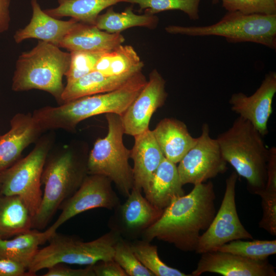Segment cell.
<instances>
[{
    "mask_svg": "<svg viewBox=\"0 0 276 276\" xmlns=\"http://www.w3.org/2000/svg\"><path fill=\"white\" fill-rule=\"evenodd\" d=\"M214 187L211 181L194 185L187 195L178 197L164 209L160 217L142 234V239H154L183 251H195L200 232L205 231L216 215Z\"/></svg>",
    "mask_w": 276,
    "mask_h": 276,
    "instance_id": "obj_1",
    "label": "cell"
},
{
    "mask_svg": "<svg viewBox=\"0 0 276 276\" xmlns=\"http://www.w3.org/2000/svg\"><path fill=\"white\" fill-rule=\"evenodd\" d=\"M141 71L110 91L80 97L58 106L35 109L32 116L43 131L62 129L72 131L82 121L106 113L122 116L147 82Z\"/></svg>",
    "mask_w": 276,
    "mask_h": 276,
    "instance_id": "obj_2",
    "label": "cell"
},
{
    "mask_svg": "<svg viewBox=\"0 0 276 276\" xmlns=\"http://www.w3.org/2000/svg\"><path fill=\"white\" fill-rule=\"evenodd\" d=\"M216 139L224 159L246 180L248 191L257 195L263 191L270 152L258 130L239 116Z\"/></svg>",
    "mask_w": 276,
    "mask_h": 276,
    "instance_id": "obj_3",
    "label": "cell"
},
{
    "mask_svg": "<svg viewBox=\"0 0 276 276\" xmlns=\"http://www.w3.org/2000/svg\"><path fill=\"white\" fill-rule=\"evenodd\" d=\"M87 160L70 148L49 153L41 179L42 201L33 218L32 229H44L62 203L79 188L88 174Z\"/></svg>",
    "mask_w": 276,
    "mask_h": 276,
    "instance_id": "obj_4",
    "label": "cell"
},
{
    "mask_svg": "<svg viewBox=\"0 0 276 276\" xmlns=\"http://www.w3.org/2000/svg\"><path fill=\"white\" fill-rule=\"evenodd\" d=\"M70 62V53L39 40L31 50L22 53L18 57L12 89L15 91L44 90L52 95L60 105L64 88L62 78L69 68Z\"/></svg>",
    "mask_w": 276,
    "mask_h": 276,
    "instance_id": "obj_5",
    "label": "cell"
},
{
    "mask_svg": "<svg viewBox=\"0 0 276 276\" xmlns=\"http://www.w3.org/2000/svg\"><path fill=\"white\" fill-rule=\"evenodd\" d=\"M121 237L110 229L95 240L84 242L56 232L48 240L47 246L39 249L28 271L34 276L38 271L57 263L88 266L113 259L115 246Z\"/></svg>",
    "mask_w": 276,
    "mask_h": 276,
    "instance_id": "obj_6",
    "label": "cell"
},
{
    "mask_svg": "<svg viewBox=\"0 0 276 276\" xmlns=\"http://www.w3.org/2000/svg\"><path fill=\"white\" fill-rule=\"evenodd\" d=\"M105 116L108 132L104 137L97 140L87 157L88 174L107 177L126 198L133 187L132 168L129 164L131 150L123 143L121 116L112 113Z\"/></svg>",
    "mask_w": 276,
    "mask_h": 276,
    "instance_id": "obj_7",
    "label": "cell"
},
{
    "mask_svg": "<svg viewBox=\"0 0 276 276\" xmlns=\"http://www.w3.org/2000/svg\"><path fill=\"white\" fill-rule=\"evenodd\" d=\"M166 32L191 36H218L229 42H251L276 48V14H245L227 12L217 22L206 26H169Z\"/></svg>",
    "mask_w": 276,
    "mask_h": 276,
    "instance_id": "obj_8",
    "label": "cell"
},
{
    "mask_svg": "<svg viewBox=\"0 0 276 276\" xmlns=\"http://www.w3.org/2000/svg\"><path fill=\"white\" fill-rule=\"evenodd\" d=\"M52 142L50 135L41 137L26 156L0 172V195L20 197L33 218L42 201L41 175Z\"/></svg>",
    "mask_w": 276,
    "mask_h": 276,
    "instance_id": "obj_9",
    "label": "cell"
},
{
    "mask_svg": "<svg viewBox=\"0 0 276 276\" xmlns=\"http://www.w3.org/2000/svg\"><path fill=\"white\" fill-rule=\"evenodd\" d=\"M238 174L233 171L225 181V190L220 208L209 227L200 235L195 251L198 254L217 250L233 240L253 239L241 222L235 202Z\"/></svg>",
    "mask_w": 276,
    "mask_h": 276,
    "instance_id": "obj_10",
    "label": "cell"
},
{
    "mask_svg": "<svg viewBox=\"0 0 276 276\" xmlns=\"http://www.w3.org/2000/svg\"><path fill=\"white\" fill-rule=\"evenodd\" d=\"M111 183L103 175L87 174L77 190L60 205L61 212L56 220L44 230L49 239L63 224L80 213L97 208H116L120 200Z\"/></svg>",
    "mask_w": 276,
    "mask_h": 276,
    "instance_id": "obj_11",
    "label": "cell"
},
{
    "mask_svg": "<svg viewBox=\"0 0 276 276\" xmlns=\"http://www.w3.org/2000/svg\"><path fill=\"white\" fill-rule=\"evenodd\" d=\"M196 144L179 162L177 170L183 185L204 182L225 173L227 162L224 159L216 139L210 136L209 126L204 123Z\"/></svg>",
    "mask_w": 276,
    "mask_h": 276,
    "instance_id": "obj_12",
    "label": "cell"
},
{
    "mask_svg": "<svg viewBox=\"0 0 276 276\" xmlns=\"http://www.w3.org/2000/svg\"><path fill=\"white\" fill-rule=\"evenodd\" d=\"M141 192L133 188L126 201L113 210L114 214L108 221L111 230L128 240L142 236L160 217L164 210L151 204Z\"/></svg>",
    "mask_w": 276,
    "mask_h": 276,
    "instance_id": "obj_13",
    "label": "cell"
},
{
    "mask_svg": "<svg viewBox=\"0 0 276 276\" xmlns=\"http://www.w3.org/2000/svg\"><path fill=\"white\" fill-rule=\"evenodd\" d=\"M165 84L162 76L153 70L141 91L121 116L124 134L134 136L149 129L152 116L167 99Z\"/></svg>",
    "mask_w": 276,
    "mask_h": 276,
    "instance_id": "obj_14",
    "label": "cell"
},
{
    "mask_svg": "<svg viewBox=\"0 0 276 276\" xmlns=\"http://www.w3.org/2000/svg\"><path fill=\"white\" fill-rule=\"evenodd\" d=\"M276 93V73L267 74L256 91L247 96L233 94L229 100L231 109L249 121L263 136L268 133L267 123L272 113V103Z\"/></svg>",
    "mask_w": 276,
    "mask_h": 276,
    "instance_id": "obj_15",
    "label": "cell"
},
{
    "mask_svg": "<svg viewBox=\"0 0 276 276\" xmlns=\"http://www.w3.org/2000/svg\"><path fill=\"white\" fill-rule=\"evenodd\" d=\"M192 276L213 272L224 276H275V268L268 260H253L221 251L211 250L201 254Z\"/></svg>",
    "mask_w": 276,
    "mask_h": 276,
    "instance_id": "obj_16",
    "label": "cell"
},
{
    "mask_svg": "<svg viewBox=\"0 0 276 276\" xmlns=\"http://www.w3.org/2000/svg\"><path fill=\"white\" fill-rule=\"evenodd\" d=\"M10 126L9 130L0 137V172L18 160L24 149L43 132L31 113L16 114Z\"/></svg>",
    "mask_w": 276,
    "mask_h": 276,
    "instance_id": "obj_17",
    "label": "cell"
},
{
    "mask_svg": "<svg viewBox=\"0 0 276 276\" xmlns=\"http://www.w3.org/2000/svg\"><path fill=\"white\" fill-rule=\"evenodd\" d=\"M31 4L33 13L30 22L14 35L17 43L35 38L59 47L64 37L80 22L73 18L65 21L49 15L41 9L37 0H31Z\"/></svg>",
    "mask_w": 276,
    "mask_h": 276,
    "instance_id": "obj_18",
    "label": "cell"
},
{
    "mask_svg": "<svg viewBox=\"0 0 276 276\" xmlns=\"http://www.w3.org/2000/svg\"><path fill=\"white\" fill-rule=\"evenodd\" d=\"M134 137V145L130 150V158L133 162V188L145 192L165 157L152 130L149 129Z\"/></svg>",
    "mask_w": 276,
    "mask_h": 276,
    "instance_id": "obj_19",
    "label": "cell"
},
{
    "mask_svg": "<svg viewBox=\"0 0 276 276\" xmlns=\"http://www.w3.org/2000/svg\"><path fill=\"white\" fill-rule=\"evenodd\" d=\"M124 41L121 33H110L95 25L79 22L64 37L59 47L70 52L104 53L122 44Z\"/></svg>",
    "mask_w": 276,
    "mask_h": 276,
    "instance_id": "obj_20",
    "label": "cell"
},
{
    "mask_svg": "<svg viewBox=\"0 0 276 276\" xmlns=\"http://www.w3.org/2000/svg\"><path fill=\"white\" fill-rule=\"evenodd\" d=\"M152 131L164 157L176 164L197 141L183 122L174 118L163 119Z\"/></svg>",
    "mask_w": 276,
    "mask_h": 276,
    "instance_id": "obj_21",
    "label": "cell"
},
{
    "mask_svg": "<svg viewBox=\"0 0 276 276\" xmlns=\"http://www.w3.org/2000/svg\"><path fill=\"white\" fill-rule=\"evenodd\" d=\"M176 164L165 157L153 174L146 198L153 205L164 210L175 199L185 195Z\"/></svg>",
    "mask_w": 276,
    "mask_h": 276,
    "instance_id": "obj_22",
    "label": "cell"
},
{
    "mask_svg": "<svg viewBox=\"0 0 276 276\" xmlns=\"http://www.w3.org/2000/svg\"><path fill=\"white\" fill-rule=\"evenodd\" d=\"M135 73L115 76L106 75L93 71L75 82L66 84L61 95L62 104L80 97L114 90Z\"/></svg>",
    "mask_w": 276,
    "mask_h": 276,
    "instance_id": "obj_23",
    "label": "cell"
},
{
    "mask_svg": "<svg viewBox=\"0 0 276 276\" xmlns=\"http://www.w3.org/2000/svg\"><path fill=\"white\" fill-rule=\"evenodd\" d=\"M33 217L18 196L0 195V238L9 239L32 229Z\"/></svg>",
    "mask_w": 276,
    "mask_h": 276,
    "instance_id": "obj_24",
    "label": "cell"
},
{
    "mask_svg": "<svg viewBox=\"0 0 276 276\" xmlns=\"http://www.w3.org/2000/svg\"><path fill=\"white\" fill-rule=\"evenodd\" d=\"M49 240L44 231L31 229L9 239L0 238V257L16 261L28 269L39 250Z\"/></svg>",
    "mask_w": 276,
    "mask_h": 276,
    "instance_id": "obj_25",
    "label": "cell"
},
{
    "mask_svg": "<svg viewBox=\"0 0 276 276\" xmlns=\"http://www.w3.org/2000/svg\"><path fill=\"white\" fill-rule=\"evenodd\" d=\"M127 0H58V6L43 10L55 17L70 16L78 21L95 25L100 13L105 9Z\"/></svg>",
    "mask_w": 276,
    "mask_h": 276,
    "instance_id": "obj_26",
    "label": "cell"
},
{
    "mask_svg": "<svg viewBox=\"0 0 276 276\" xmlns=\"http://www.w3.org/2000/svg\"><path fill=\"white\" fill-rule=\"evenodd\" d=\"M144 63L134 48L119 45L104 53L98 60L95 70L108 76H120L141 71Z\"/></svg>",
    "mask_w": 276,
    "mask_h": 276,
    "instance_id": "obj_27",
    "label": "cell"
},
{
    "mask_svg": "<svg viewBox=\"0 0 276 276\" xmlns=\"http://www.w3.org/2000/svg\"><path fill=\"white\" fill-rule=\"evenodd\" d=\"M158 22V18L155 14L137 15L133 12L132 7L127 8L121 13L115 12L113 8L110 7L105 13L98 16L95 26L110 33H121L126 29L134 27L154 29Z\"/></svg>",
    "mask_w": 276,
    "mask_h": 276,
    "instance_id": "obj_28",
    "label": "cell"
},
{
    "mask_svg": "<svg viewBox=\"0 0 276 276\" xmlns=\"http://www.w3.org/2000/svg\"><path fill=\"white\" fill-rule=\"evenodd\" d=\"M131 248L141 263L154 276H188L179 270L166 264L159 258L157 247L144 240L130 242Z\"/></svg>",
    "mask_w": 276,
    "mask_h": 276,
    "instance_id": "obj_29",
    "label": "cell"
},
{
    "mask_svg": "<svg viewBox=\"0 0 276 276\" xmlns=\"http://www.w3.org/2000/svg\"><path fill=\"white\" fill-rule=\"evenodd\" d=\"M217 250L256 261H263L276 253V240L242 241L235 240L225 243Z\"/></svg>",
    "mask_w": 276,
    "mask_h": 276,
    "instance_id": "obj_30",
    "label": "cell"
},
{
    "mask_svg": "<svg viewBox=\"0 0 276 276\" xmlns=\"http://www.w3.org/2000/svg\"><path fill=\"white\" fill-rule=\"evenodd\" d=\"M201 0H127V3L137 4L145 13H156L170 10H180L192 20L199 18V5Z\"/></svg>",
    "mask_w": 276,
    "mask_h": 276,
    "instance_id": "obj_31",
    "label": "cell"
},
{
    "mask_svg": "<svg viewBox=\"0 0 276 276\" xmlns=\"http://www.w3.org/2000/svg\"><path fill=\"white\" fill-rule=\"evenodd\" d=\"M113 259L127 276H154L136 257L131 248L130 241L122 236L115 246Z\"/></svg>",
    "mask_w": 276,
    "mask_h": 276,
    "instance_id": "obj_32",
    "label": "cell"
},
{
    "mask_svg": "<svg viewBox=\"0 0 276 276\" xmlns=\"http://www.w3.org/2000/svg\"><path fill=\"white\" fill-rule=\"evenodd\" d=\"M103 53L81 51L70 52V64L65 74L66 84H70L95 71L96 64Z\"/></svg>",
    "mask_w": 276,
    "mask_h": 276,
    "instance_id": "obj_33",
    "label": "cell"
},
{
    "mask_svg": "<svg viewBox=\"0 0 276 276\" xmlns=\"http://www.w3.org/2000/svg\"><path fill=\"white\" fill-rule=\"evenodd\" d=\"M228 12L239 11L245 14H276V0H221Z\"/></svg>",
    "mask_w": 276,
    "mask_h": 276,
    "instance_id": "obj_34",
    "label": "cell"
},
{
    "mask_svg": "<svg viewBox=\"0 0 276 276\" xmlns=\"http://www.w3.org/2000/svg\"><path fill=\"white\" fill-rule=\"evenodd\" d=\"M261 198L262 217L259 225L273 236L276 235V192L263 190L258 194Z\"/></svg>",
    "mask_w": 276,
    "mask_h": 276,
    "instance_id": "obj_35",
    "label": "cell"
},
{
    "mask_svg": "<svg viewBox=\"0 0 276 276\" xmlns=\"http://www.w3.org/2000/svg\"><path fill=\"white\" fill-rule=\"evenodd\" d=\"M43 276H95L91 266L84 268L73 269L63 263H57L47 268Z\"/></svg>",
    "mask_w": 276,
    "mask_h": 276,
    "instance_id": "obj_36",
    "label": "cell"
},
{
    "mask_svg": "<svg viewBox=\"0 0 276 276\" xmlns=\"http://www.w3.org/2000/svg\"><path fill=\"white\" fill-rule=\"evenodd\" d=\"M91 266L95 276H127L113 259L100 261Z\"/></svg>",
    "mask_w": 276,
    "mask_h": 276,
    "instance_id": "obj_37",
    "label": "cell"
},
{
    "mask_svg": "<svg viewBox=\"0 0 276 276\" xmlns=\"http://www.w3.org/2000/svg\"><path fill=\"white\" fill-rule=\"evenodd\" d=\"M0 276H31L28 268L13 260L0 257Z\"/></svg>",
    "mask_w": 276,
    "mask_h": 276,
    "instance_id": "obj_38",
    "label": "cell"
},
{
    "mask_svg": "<svg viewBox=\"0 0 276 276\" xmlns=\"http://www.w3.org/2000/svg\"><path fill=\"white\" fill-rule=\"evenodd\" d=\"M10 0H0V33L8 30L10 21Z\"/></svg>",
    "mask_w": 276,
    "mask_h": 276,
    "instance_id": "obj_39",
    "label": "cell"
},
{
    "mask_svg": "<svg viewBox=\"0 0 276 276\" xmlns=\"http://www.w3.org/2000/svg\"><path fill=\"white\" fill-rule=\"evenodd\" d=\"M212 1V3L214 4H216L218 3L221 0H211Z\"/></svg>",
    "mask_w": 276,
    "mask_h": 276,
    "instance_id": "obj_40",
    "label": "cell"
},
{
    "mask_svg": "<svg viewBox=\"0 0 276 276\" xmlns=\"http://www.w3.org/2000/svg\"><path fill=\"white\" fill-rule=\"evenodd\" d=\"M1 135L0 134V137H1Z\"/></svg>",
    "mask_w": 276,
    "mask_h": 276,
    "instance_id": "obj_41",
    "label": "cell"
}]
</instances>
